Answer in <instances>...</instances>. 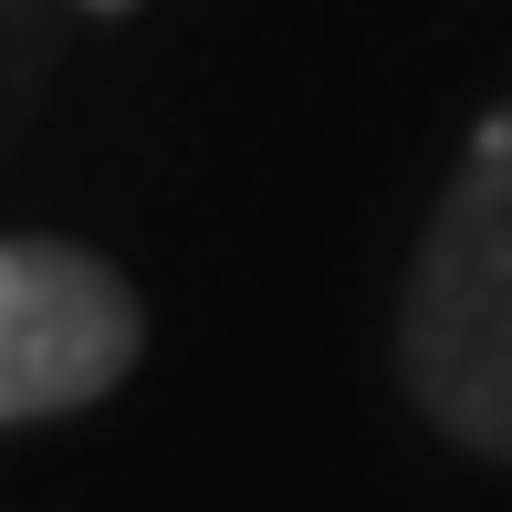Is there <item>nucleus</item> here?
<instances>
[{
    "label": "nucleus",
    "mask_w": 512,
    "mask_h": 512,
    "mask_svg": "<svg viewBox=\"0 0 512 512\" xmlns=\"http://www.w3.org/2000/svg\"><path fill=\"white\" fill-rule=\"evenodd\" d=\"M84 11H136V0H84Z\"/></svg>",
    "instance_id": "nucleus-3"
},
{
    "label": "nucleus",
    "mask_w": 512,
    "mask_h": 512,
    "mask_svg": "<svg viewBox=\"0 0 512 512\" xmlns=\"http://www.w3.org/2000/svg\"><path fill=\"white\" fill-rule=\"evenodd\" d=\"M398 387L450 450L512 460V95L471 126L398 293Z\"/></svg>",
    "instance_id": "nucleus-1"
},
{
    "label": "nucleus",
    "mask_w": 512,
    "mask_h": 512,
    "mask_svg": "<svg viewBox=\"0 0 512 512\" xmlns=\"http://www.w3.org/2000/svg\"><path fill=\"white\" fill-rule=\"evenodd\" d=\"M147 356L136 283L84 241H0V429L115 398Z\"/></svg>",
    "instance_id": "nucleus-2"
}]
</instances>
